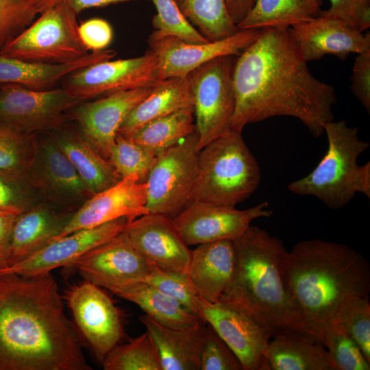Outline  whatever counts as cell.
<instances>
[{"instance_id":"1","label":"cell","mask_w":370,"mask_h":370,"mask_svg":"<svg viewBox=\"0 0 370 370\" xmlns=\"http://www.w3.org/2000/svg\"><path fill=\"white\" fill-rule=\"evenodd\" d=\"M288 28L264 27L232 68L235 108L230 129L287 116L299 119L314 137L334 119V88L310 71Z\"/></svg>"},{"instance_id":"2","label":"cell","mask_w":370,"mask_h":370,"mask_svg":"<svg viewBox=\"0 0 370 370\" xmlns=\"http://www.w3.org/2000/svg\"><path fill=\"white\" fill-rule=\"evenodd\" d=\"M51 273L0 274V370H91Z\"/></svg>"},{"instance_id":"3","label":"cell","mask_w":370,"mask_h":370,"mask_svg":"<svg viewBox=\"0 0 370 370\" xmlns=\"http://www.w3.org/2000/svg\"><path fill=\"white\" fill-rule=\"evenodd\" d=\"M282 274L310 334L321 343L342 308L353 298L369 296L370 291L368 260L339 243H297L285 254Z\"/></svg>"},{"instance_id":"4","label":"cell","mask_w":370,"mask_h":370,"mask_svg":"<svg viewBox=\"0 0 370 370\" xmlns=\"http://www.w3.org/2000/svg\"><path fill=\"white\" fill-rule=\"evenodd\" d=\"M234 245L233 275L219 301L250 314L272 337L288 331L312 336L283 281L282 263L288 250L282 241L251 225Z\"/></svg>"},{"instance_id":"5","label":"cell","mask_w":370,"mask_h":370,"mask_svg":"<svg viewBox=\"0 0 370 370\" xmlns=\"http://www.w3.org/2000/svg\"><path fill=\"white\" fill-rule=\"evenodd\" d=\"M260 178L242 132L230 129L199 151L191 201L235 207L256 190Z\"/></svg>"},{"instance_id":"6","label":"cell","mask_w":370,"mask_h":370,"mask_svg":"<svg viewBox=\"0 0 370 370\" xmlns=\"http://www.w3.org/2000/svg\"><path fill=\"white\" fill-rule=\"evenodd\" d=\"M323 129L328 141L326 153L310 173L291 182L288 188L296 195L314 196L337 210L348 204L357 193V160L369 143L360 139L358 129L344 120L328 121Z\"/></svg>"},{"instance_id":"7","label":"cell","mask_w":370,"mask_h":370,"mask_svg":"<svg viewBox=\"0 0 370 370\" xmlns=\"http://www.w3.org/2000/svg\"><path fill=\"white\" fill-rule=\"evenodd\" d=\"M77 14L64 0L42 14L0 54L42 64H65L86 56L78 32Z\"/></svg>"},{"instance_id":"8","label":"cell","mask_w":370,"mask_h":370,"mask_svg":"<svg viewBox=\"0 0 370 370\" xmlns=\"http://www.w3.org/2000/svg\"><path fill=\"white\" fill-rule=\"evenodd\" d=\"M198 142L196 132L156 156L145 182L149 212L173 219L191 202L198 173Z\"/></svg>"},{"instance_id":"9","label":"cell","mask_w":370,"mask_h":370,"mask_svg":"<svg viewBox=\"0 0 370 370\" xmlns=\"http://www.w3.org/2000/svg\"><path fill=\"white\" fill-rule=\"evenodd\" d=\"M234 57L215 58L186 76L193 97L199 151L230 129L235 108L232 84Z\"/></svg>"},{"instance_id":"10","label":"cell","mask_w":370,"mask_h":370,"mask_svg":"<svg viewBox=\"0 0 370 370\" xmlns=\"http://www.w3.org/2000/svg\"><path fill=\"white\" fill-rule=\"evenodd\" d=\"M64 79L62 88L80 101L153 86L161 80L158 58L149 49L139 57L108 60L89 65Z\"/></svg>"},{"instance_id":"11","label":"cell","mask_w":370,"mask_h":370,"mask_svg":"<svg viewBox=\"0 0 370 370\" xmlns=\"http://www.w3.org/2000/svg\"><path fill=\"white\" fill-rule=\"evenodd\" d=\"M62 297L81 336L102 364L123 336L119 310L100 286L86 280L71 286Z\"/></svg>"},{"instance_id":"12","label":"cell","mask_w":370,"mask_h":370,"mask_svg":"<svg viewBox=\"0 0 370 370\" xmlns=\"http://www.w3.org/2000/svg\"><path fill=\"white\" fill-rule=\"evenodd\" d=\"M0 123L32 134L54 129L79 100L64 88L34 90L13 84H0Z\"/></svg>"},{"instance_id":"13","label":"cell","mask_w":370,"mask_h":370,"mask_svg":"<svg viewBox=\"0 0 370 370\" xmlns=\"http://www.w3.org/2000/svg\"><path fill=\"white\" fill-rule=\"evenodd\" d=\"M201 318L209 323L240 360L243 370H271L267 353L271 334L253 317L228 303L198 297Z\"/></svg>"},{"instance_id":"14","label":"cell","mask_w":370,"mask_h":370,"mask_svg":"<svg viewBox=\"0 0 370 370\" xmlns=\"http://www.w3.org/2000/svg\"><path fill=\"white\" fill-rule=\"evenodd\" d=\"M263 201L245 210L200 201H191L172 219L186 243L190 245L229 239L242 235L251 223L260 217H269L273 212Z\"/></svg>"},{"instance_id":"15","label":"cell","mask_w":370,"mask_h":370,"mask_svg":"<svg viewBox=\"0 0 370 370\" xmlns=\"http://www.w3.org/2000/svg\"><path fill=\"white\" fill-rule=\"evenodd\" d=\"M66 268L75 269L84 280L110 291L143 281L150 273L151 263L134 247L123 231Z\"/></svg>"},{"instance_id":"16","label":"cell","mask_w":370,"mask_h":370,"mask_svg":"<svg viewBox=\"0 0 370 370\" xmlns=\"http://www.w3.org/2000/svg\"><path fill=\"white\" fill-rule=\"evenodd\" d=\"M260 29H240L223 39L201 44L186 42L154 31L148 38L149 49L157 56L161 79L186 77L201 64L219 56H238L258 36Z\"/></svg>"},{"instance_id":"17","label":"cell","mask_w":370,"mask_h":370,"mask_svg":"<svg viewBox=\"0 0 370 370\" xmlns=\"http://www.w3.org/2000/svg\"><path fill=\"white\" fill-rule=\"evenodd\" d=\"M147 186L137 175L121 179L115 185L88 198L51 242L75 231L125 217L129 223L149 213Z\"/></svg>"},{"instance_id":"18","label":"cell","mask_w":370,"mask_h":370,"mask_svg":"<svg viewBox=\"0 0 370 370\" xmlns=\"http://www.w3.org/2000/svg\"><path fill=\"white\" fill-rule=\"evenodd\" d=\"M123 232L149 263L187 273L191 252L171 218L149 212L128 223Z\"/></svg>"},{"instance_id":"19","label":"cell","mask_w":370,"mask_h":370,"mask_svg":"<svg viewBox=\"0 0 370 370\" xmlns=\"http://www.w3.org/2000/svg\"><path fill=\"white\" fill-rule=\"evenodd\" d=\"M153 86L117 92L73 108L71 116L83 136L104 158H108L119 129L130 111L147 97Z\"/></svg>"},{"instance_id":"20","label":"cell","mask_w":370,"mask_h":370,"mask_svg":"<svg viewBox=\"0 0 370 370\" xmlns=\"http://www.w3.org/2000/svg\"><path fill=\"white\" fill-rule=\"evenodd\" d=\"M129 221L125 217L81 229L49 243L29 258L0 270L1 273L40 275L67 267L91 249L122 232Z\"/></svg>"},{"instance_id":"21","label":"cell","mask_w":370,"mask_h":370,"mask_svg":"<svg viewBox=\"0 0 370 370\" xmlns=\"http://www.w3.org/2000/svg\"><path fill=\"white\" fill-rule=\"evenodd\" d=\"M26 177L36 190L62 202H73L92 195L74 166L50 136L36 141Z\"/></svg>"},{"instance_id":"22","label":"cell","mask_w":370,"mask_h":370,"mask_svg":"<svg viewBox=\"0 0 370 370\" xmlns=\"http://www.w3.org/2000/svg\"><path fill=\"white\" fill-rule=\"evenodd\" d=\"M295 43L307 62L320 60L327 54L345 60L350 53L370 51V35L343 21L319 16L288 28Z\"/></svg>"},{"instance_id":"23","label":"cell","mask_w":370,"mask_h":370,"mask_svg":"<svg viewBox=\"0 0 370 370\" xmlns=\"http://www.w3.org/2000/svg\"><path fill=\"white\" fill-rule=\"evenodd\" d=\"M234 241L198 245L192 251L187 275L199 297L215 303L228 286L234 269Z\"/></svg>"},{"instance_id":"24","label":"cell","mask_w":370,"mask_h":370,"mask_svg":"<svg viewBox=\"0 0 370 370\" xmlns=\"http://www.w3.org/2000/svg\"><path fill=\"white\" fill-rule=\"evenodd\" d=\"M158 350L162 370H200L206 323L186 328L164 325L147 314L139 317Z\"/></svg>"},{"instance_id":"25","label":"cell","mask_w":370,"mask_h":370,"mask_svg":"<svg viewBox=\"0 0 370 370\" xmlns=\"http://www.w3.org/2000/svg\"><path fill=\"white\" fill-rule=\"evenodd\" d=\"M72 214L59 212L44 204H36L18 214L12 231L8 267L47 246L60 233Z\"/></svg>"},{"instance_id":"26","label":"cell","mask_w":370,"mask_h":370,"mask_svg":"<svg viewBox=\"0 0 370 370\" xmlns=\"http://www.w3.org/2000/svg\"><path fill=\"white\" fill-rule=\"evenodd\" d=\"M116 54L113 49L93 51L65 64L31 62L0 54V84H17L34 90H49L71 73L111 60Z\"/></svg>"},{"instance_id":"27","label":"cell","mask_w":370,"mask_h":370,"mask_svg":"<svg viewBox=\"0 0 370 370\" xmlns=\"http://www.w3.org/2000/svg\"><path fill=\"white\" fill-rule=\"evenodd\" d=\"M271 338L267 353L271 370H337L326 347L313 336L288 331Z\"/></svg>"},{"instance_id":"28","label":"cell","mask_w":370,"mask_h":370,"mask_svg":"<svg viewBox=\"0 0 370 370\" xmlns=\"http://www.w3.org/2000/svg\"><path fill=\"white\" fill-rule=\"evenodd\" d=\"M190 108H193V97L187 77L161 79L127 115L118 133L128 136L155 119Z\"/></svg>"},{"instance_id":"29","label":"cell","mask_w":370,"mask_h":370,"mask_svg":"<svg viewBox=\"0 0 370 370\" xmlns=\"http://www.w3.org/2000/svg\"><path fill=\"white\" fill-rule=\"evenodd\" d=\"M69 158L92 195L117 184L122 178L108 159L84 136L73 131L51 134Z\"/></svg>"},{"instance_id":"30","label":"cell","mask_w":370,"mask_h":370,"mask_svg":"<svg viewBox=\"0 0 370 370\" xmlns=\"http://www.w3.org/2000/svg\"><path fill=\"white\" fill-rule=\"evenodd\" d=\"M110 291L138 305L146 314L164 325L186 328L203 322L177 301L144 281L114 288Z\"/></svg>"},{"instance_id":"31","label":"cell","mask_w":370,"mask_h":370,"mask_svg":"<svg viewBox=\"0 0 370 370\" xmlns=\"http://www.w3.org/2000/svg\"><path fill=\"white\" fill-rule=\"evenodd\" d=\"M323 0H256L238 29L285 27L305 22L321 13Z\"/></svg>"},{"instance_id":"32","label":"cell","mask_w":370,"mask_h":370,"mask_svg":"<svg viewBox=\"0 0 370 370\" xmlns=\"http://www.w3.org/2000/svg\"><path fill=\"white\" fill-rule=\"evenodd\" d=\"M193 108L182 109L155 119L124 136L157 156L186 136L196 132Z\"/></svg>"},{"instance_id":"33","label":"cell","mask_w":370,"mask_h":370,"mask_svg":"<svg viewBox=\"0 0 370 370\" xmlns=\"http://www.w3.org/2000/svg\"><path fill=\"white\" fill-rule=\"evenodd\" d=\"M181 10L210 42L230 36L240 29L229 14L227 0H184Z\"/></svg>"},{"instance_id":"34","label":"cell","mask_w":370,"mask_h":370,"mask_svg":"<svg viewBox=\"0 0 370 370\" xmlns=\"http://www.w3.org/2000/svg\"><path fill=\"white\" fill-rule=\"evenodd\" d=\"M101 365L104 370H162L158 350L147 331L116 345Z\"/></svg>"},{"instance_id":"35","label":"cell","mask_w":370,"mask_h":370,"mask_svg":"<svg viewBox=\"0 0 370 370\" xmlns=\"http://www.w3.org/2000/svg\"><path fill=\"white\" fill-rule=\"evenodd\" d=\"M36 141L32 134L0 123V171L26 176Z\"/></svg>"},{"instance_id":"36","label":"cell","mask_w":370,"mask_h":370,"mask_svg":"<svg viewBox=\"0 0 370 370\" xmlns=\"http://www.w3.org/2000/svg\"><path fill=\"white\" fill-rule=\"evenodd\" d=\"M107 159L122 179L135 175L145 182L156 156L118 133Z\"/></svg>"},{"instance_id":"37","label":"cell","mask_w":370,"mask_h":370,"mask_svg":"<svg viewBox=\"0 0 370 370\" xmlns=\"http://www.w3.org/2000/svg\"><path fill=\"white\" fill-rule=\"evenodd\" d=\"M322 343L337 370L370 369V362L338 319L325 330Z\"/></svg>"},{"instance_id":"38","label":"cell","mask_w":370,"mask_h":370,"mask_svg":"<svg viewBox=\"0 0 370 370\" xmlns=\"http://www.w3.org/2000/svg\"><path fill=\"white\" fill-rule=\"evenodd\" d=\"M151 1L157 10L151 21L157 34L161 36H174L188 43L210 42L184 15L175 0Z\"/></svg>"},{"instance_id":"39","label":"cell","mask_w":370,"mask_h":370,"mask_svg":"<svg viewBox=\"0 0 370 370\" xmlns=\"http://www.w3.org/2000/svg\"><path fill=\"white\" fill-rule=\"evenodd\" d=\"M143 281L177 301L202 321L197 304L199 295L187 273L163 270L151 264L150 273Z\"/></svg>"},{"instance_id":"40","label":"cell","mask_w":370,"mask_h":370,"mask_svg":"<svg viewBox=\"0 0 370 370\" xmlns=\"http://www.w3.org/2000/svg\"><path fill=\"white\" fill-rule=\"evenodd\" d=\"M337 319L370 362V303L369 296L355 297L341 310Z\"/></svg>"},{"instance_id":"41","label":"cell","mask_w":370,"mask_h":370,"mask_svg":"<svg viewBox=\"0 0 370 370\" xmlns=\"http://www.w3.org/2000/svg\"><path fill=\"white\" fill-rule=\"evenodd\" d=\"M36 201L37 191L25 175L0 171V210L20 214Z\"/></svg>"},{"instance_id":"42","label":"cell","mask_w":370,"mask_h":370,"mask_svg":"<svg viewBox=\"0 0 370 370\" xmlns=\"http://www.w3.org/2000/svg\"><path fill=\"white\" fill-rule=\"evenodd\" d=\"M200 370H243L237 356L209 323H206Z\"/></svg>"},{"instance_id":"43","label":"cell","mask_w":370,"mask_h":370,"mask_svg":"<svg viewBox=\"0 0 370 370\" xmlns=\"http://www.w3.org/2000/svg\"><path fill=\"white\" fill-rule=\"evenodd\" d=\"M36 15L25 0H0V53Z\"/></svg>"},{"instance_id":"44","label":"cell","mask_w":370,"mask_h":370,"mask_svg":"<svg viewBox=\"0 0 370 370\" xmlns=\"http://www.w3.org/2000/svg\"><path fill=\"white\" fill-rule=\"evenodd\" d=\"M330 8L320 16L343 21L362 32L370 26V0H330Z\"/></svg>"},{"instance_id":"45","label":"cell","mask_w":370,"mask_h":370,"mask_svg":"<svg viewBox=\"0 0 370 370\" xmlns=\"http://www.w3.org/2000/svg\"><path fill=\"white\" fill-rule=\"evenodd\" d=\"M78 32L86 49L92 52L106 49L113 38V30L110 23L97 18L82 23L79 26Z\"/></svg>"},{"instance_id":"46","label":"cell","mask_w":370,"mask_h":370,"mask_svg":"<svg viewBox=\"0 0 370 370\" xmlns=\"http://www.w3.org/2000/svg\"><path fill=\"white\" fill-rule=\"evenodd\" d=\"M351 90L370 112V51L358 54L352 70Z\"/></svg>"},{"instance_id":"47","label":"cell","mask_w":370,"mask_h":370,"mask_svg":"<svg viewBox=\"0 0 370 370\" xmlns=\"http://www.w3.org/2000/svg\"><path fill=\"white\" fill-rule=\"evenodd\" d=\"M18 215L0 210V270L8 267L12 231Z\"/></svg>"},{"instance_id":"48","label":"cell","mask_w":370,"mask_h":370,"mask_svg":"<svg viewBox=\"0 0 370 370\" xmlns=\"http://www.w3.org/2000/svg\"><path fill=\"white\" fill-rule=\"evenodd\" d=\"M256 0H227L229 14L237 25L248 14Z\"/></svg>"},{"instance_id":"49","label":"cell","mask_w":370,"mask_h":370,"mask_svg":"<svg viewBox=\"0 0 370 370\" xmlns=\"http://www.w3.org/2000/svg\"><path fill=\"white\" fill-rule=\"evenodd\" d=\"M71 10L78 15L83 10L91 8L104 7L110 4L138 0H64Z\"/></svg>"},{"instance_id":"50","label":"cell","mask_w":370,"mask_h":370,"mask_svg":"<svg viewBox=\"0 0 370 370\" xmlns=\"http://www.w3.org/2000/svg\"><path fill=\"white\" fill-rule=\"evenodd\" d=\"M356 192L370 198V163L359 166L356 180Z\"/></svg>"},{"instance_id":"51","label":"cell","mask_w":370,"mask_h":370,"mask_svg":"<svg viewBox=\"0 0 370 370\" xmlns=\"http://www.w3.org/2000/svg\"><path fill=\"white\" fill-rule=\"evenodd\" d=\"M27 4L36 14H42L62 0H25Z\"/></svg>"},{"instance_id":"52","label":"cell","mask_w":370,"mask_h":370,"mask_svg":"<svg viewBox=\"0 0 370 370\" xmlns=\"http://www.w3.org/2000/svg\"><path fill=\"white\" fill-rule=\"evenodd\" d=\"M180 9H182L184 0H175Z\"/></svg>"}]
</instances>
